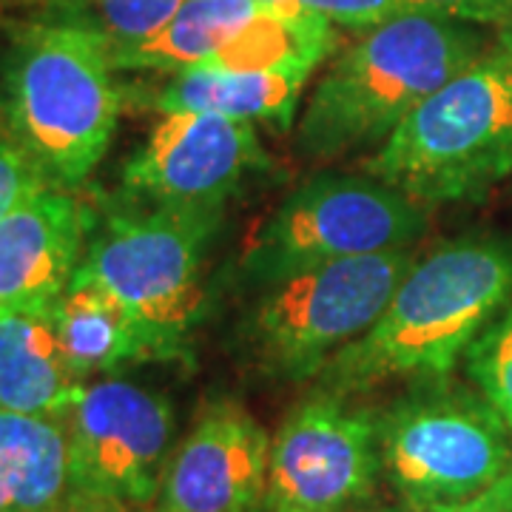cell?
Masks as SVG:
<instances>
[{"label":"cell","mask_w":512,"mask_h":512,"mask_svg":"<svg viewBox=\"0 0 512 512\" xmlns=\"http://www.w3.org/2000/svg\"><path fill=\"white\" fill-rule=\"evenodd\" d=\"M268 163L254 123L171 111L148 131L123 168L126 197L165 208H222L256 168Z\"/></svg>","instance_id":"obj_11"},{"label":"cell","mask_w":512,"mask_h":512,"mask_svg":"<svg viewBox=\"0 0 512 512\" xmlns=\"http://www.w3.org/2000/svg\"><path fill=\"white\" fill-rule=\"evenodd\" d=\"M259 3H265V6H276V3H282V0H259Z\"/></svg>","instance_id":"obj_26"},{"label":"cell","mask_w":512,"mask_h":512,"mask_svg":"<svg viewBox=\"0 0 512 512\" xmlns=\"http://www.w3.org/2000/svg\"><path fill=\"white\" fill-rule=\"evenodd\" d=\"M109 40L83 12L18 23L0 55V123L57 188L106 157L123 94Z\"/></svg>","instance_id":"obj_2"},{"label":"cell","mask_w":512,"mask_h":512,"mask_svg":"<svg viewBox=\"0 0 512 512\" xmlns=\"http://www.w3.org/2000/svg\"><path fill=\"white\" fill-rule=\"evenodd\" d=\"M265 9L259 0H188L157 35L111 49L117 72L177 74L205 66Z\"/></svg>","instance_id":"obj_17"},{"label":"cell","mask_w":512,"mask_h":512,"mask_svg":"<svg viewBox=\"0 0 512 512\" xmlns=\"http://www.w3.org/2000/svg\"><path fill=\"white\" fill-rule=\"evenodd\" d=\"M416 251H384L302 268L268 282L245 322L256 365L305 382L382 316Z\"/></svg>","instance_id":"obj_7"},{"label":"cell","mask_w":512,"mask_h":512,"mask_svg":"<svg viewBox=\"0 0 512 512\" xmlns=\"http://www.w3.org/2000/svg\"><path fill=\"white\" fill-rule=\"evenodd\" d=\"M86 382L74 376L49 308H0V410L63 421Z\"/></svg>","instance_id":"obj_14"},{"label":"cell","mask_w":512,"mask_h":512,"mask_svg":"<svg viewBox=\"0 0 512 512\" xmlns=\"http://www.w3.org/2000/svg\"><path fill=\"white\" fill-rule=\"evenodd\" d=\"M69 487L151 510L177 444V416L163 393L128 379L86 382L66 419Z\"/></svg>","instance_id":"obj_9"},{"label":"cell","mask_w":512,"mask_h":512,"mask_svg":"<svg viewBox=\"0 0 512 512\" xmlns=\"http://www.w3.org/2000/svg\"><path fill=\"white\" fill-rule=\"evenodd\" d=\"M222 208L126 200L92 220L77 276L109 291L148 333L160 359L183 356L205 313V259Z\"/></svg>","instance_id":"obj_5"},{"label":"cell","mask_w":512,"mask_h":512,"mask_svg":"<svg viewBox=\"0 0 512 512\" xmlns=\"http://www.w3.org/2000/svg\"><path fill=\"white\" fill-rule=\"evenodd\" d=\"M66 493L63 424L0 410V512H52Z\"/></svg>","instance_id":"obj_18"},{"label":"cell","mask_w":512,"mask_h":512,"mask_svg":"<svg viewBox=\"0 0 512 512\" xmlns=\"http://www.w3.org/2000/svg\"><path fill=\"white\" fill-rule=\"evenodd\" d=\"M464 359L478 393L512 430V305L495 316Z\"/></svg>","instance_id":"obj_19"},{"label":"cell","mask_w":512,"mask_h":512,"mask_svg":"<svg viewBox=\"0 0 512 512\" xmlns=\"http://www.w3.org/2000/svg\"><path fill=\"white\" fill-rule=\"evenodd\" d=\"M268 9H299L345 29H373L410 12L407 0H282Z\"/></svg>","instance_id":"obj_22"},{"label":"cell","mask_w":512,"mask_h":512,"mask_svg":"<svg viewBox=\"0 0 512 512\" xmlns=\"http://www.w3.org/2000/svg\"><path fill=\"white\" fill-rule=\"evenodd\" d=\"M430 211L370 174H319L248 239L242 268L268 285L302 268L413 248Z\"/></svg>","instance_id":"obj_8"},{"label":"cell","mask_w":512,"mask_h":512,"mask_svg":"<svg viewBox=\"0 0 512 512\" xmlns=\"http://www.w3.org/2000/svg\"><path fill=\"white\" fill-rule=\"evenodd\" d=\"M512 305V248L456 239L413 259L382 316L319 370V384L362 393L390 379H441Z\"/></svg>","instance_id":"obj_1"},{"label":"cell","mask_w":512,"mask_h":512,"mask_svg":"<svg viewBox=\"0 0 512 512\" xmlns=\"http://www.w3.org/2000/svg\"><path fill=\"white\" fill-rule=\"evenodd\" d=\"M487 46L473 23L424 12L365 29L316 80L296 120V151L311 163H336L382 146L424 97Z\"/></svg>","instance_id":"obj_3"},{"label":"cell","mask_w":512,"mask_h":512,"mask_svg":"<svg viewBox=\"0 0 512 512\" xmlns=\"http://www.w3.org/2000/svg\"><path fill=\"white\" fill-rule=\"evenodd\" d=\"M52 512H146V510H134L123 501H114V498H103V495L92 493H80V490H72L63 495V501L57 504Z\"/></svg>","instance_id":"obj_24"},{"label":"cell","mask_w":512,"mask_h":512,"mask_svg":"<svg viewBox=\"0 0 512 512\" xmlns=\"http://www.w3.org/2000/svg\"><path fill=\"white\" fill-rule=\"evenodd\" d=\"M46 188H52V180L29 157V151L0 126V222Z\"/></svg>","instance_id":"obj_21"},{"label":"cell","mask_w":512,"mask_h":512,"mask_svg":"<svg viewBox=\"0 0 512 512\" xmlns=\"http://www.w3.org/2000/svg\"><path fill=\"white\" fill-rule=\"evenodd\" d=\"M57 339L77 379L111 376L114 370L160 359L143 325L100 285L74 274L55 305Z\"/></svg>","instance_id":"obj_16"},{"label":"cell","mask_w":512,"mask_h":512,"mask_svg":"<svg viewBox=\"0 0 512 512\" xmlns=\"http://www.w3.org/2000/svg\"><path fill=\"white\" fill-rule=\"evenodd\" d=\"M379 413L382 470L410 512H461L512 473V430L481 393L441 379Z\"/></svg>","instance_id":"obj_6"},{"label":"cell","mask_w":512,"mask_h":512,"mask_svg":"<svg viewBox=\"0 0 512 512\" xmlns=\"http://www.w3.org/2000/svg\"><path fill=\"white\" fill-rule=\"evenodd\" d=\"M430 208L484 200L512 174V49L501 40L424 97L362 165Z\"/></svg>","instance_id":"obj_4"},{"label":"cell","mask_w":512,"mask_h":512,"mask_svg":"<svg viewBox=\"0 0 512 512\" xmlns=\"http://www.w3.org/2000/svg\"><path fill=\"white\" fill-rule=\"evenodd\" d=\"M92 214L66 188H46L0 222V308H49L72 285Z\"/></svg>","instance_id":"obj_13"},{"label":"cell","mask_w":512,"mask_h":512,"mask_svg":"<svg viewBox=\"0 0 512 512\" xmlns=\"http://www.w3.org/2000/svg\"><path fill=\"white\" fill-rule=\"evenodd\" d=\"M256 512H262V510H256Z\"/></svg>","instance_id":"obj_27"},{"label":"cell","mask_w":512,"mask_h":512,"mask_svg":"<svg viewBox=\"0 0 512 512\" xmlns=\"http://www.w3.org/2000/svg\"><path fill=\"white\" fill-rule=\"evenodd\" d=\"M507 0H407L410 12L441 15V18L464 20L473 26H498Z\"/></svg>","instance_id":"obj_23"},{"label":"cell","mask_w":512,"mask_h":512,"mask_svg":"<svg viewBox=\"0 0 512 512\" xmlns=\"http://www.w3.org/2000/svg\"><path fill=\"white\" fill-rule=\"evenodd\" d=\"M163 86L151 89L146 97L148 109L208 111L245 123H268L288 131L296 120V106L308 72H222V69H185L165 74Z\"/></svg>","instance_id":"obj_15"},{"label":"cell","mask_w":512,"mask_h":512,"mask_svg":"<svg viewBox=\"0 0 512 512\" xmlns=\"http://www.w3.org/2000/svg\"><path fill=\"white\" fill-rule=\"evenodd\" d=\"M495 29H498V37H495V40H501L504 46H510L512 49V0L504 3V15H501Z\"/></svg>","instance_id":"obj_25"},{"label":"cell","mask_w":512,"mask_h":512,"mask_svg":"<svg viewBox=\"0 0 512 512\" xmlns=\"http://www.w3.org/2000/svg\"><path fill=\"white\" fill-rule=\"evenodd\" d=\"M271 436L234 399L202 407L174 456L148 512L265 510Z\"/></svg>","instance_id":"obj_12"},{"label":"cell","mask_w":512,"mask_h":512,"mask_svg":"<svg viewBox=\"0 0 512 512\" xmlns=\"http://www.w3.org/2000/svg\"><path fill=\"white\" fill-rule=\"evenodd\" d=\"M379 476V413L319 387L271 436L265 512H348L373 495Z\"/></svg>","instance_id":"obj_10"},{"label":"cell","mask_w":512,"mask_h":512,"mask_svg":"<svg viewBox=\"0 0 512 512\" xmlns=\"http://www.w3.org/2000/svg\"><path fill=\"white\" fill-rule=\"evenodd\" d=\"M188 0H92L89 18L109 40V49L134 46L157 35Z\"/></svg>","instance_id":"obj_20"}]
</instances>
